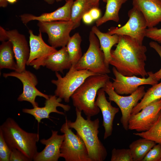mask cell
Returning a JSON list of instances; mask_svg holds the SVG:
<instances>
[{
  "label": "cell",
  "instance_id": "9c48e42d",
  "mask_svg": "<svg viewBox=\"0 0 161 161\" xmlns=\"http://www.w3.org/2000/svg\"><path fill=\"white\" fill-rule=\"evenodd\" d=\"M128 16V20L123 26L119 28L111 27L107 32L111 35H127L136 39L140 44H143L148 27L144 16L134 6L129 11Z\"/></svg>",
  "mask_w": 161,
  "mask_h": 161
},
{
  "label": "cell",
  "instance_id": "52a82bcc",
  "mask_svg": "<svg viewBox=\"0 0 161 161\" xmlns=\"http://www.w3.org/2000/svg\"><path fill=\"white\" fill-rule=\"evenodd\" d=\"M55 75L57 79L51 81L56 86L55 95L69 103L72 94L86 79L97 74L87 69L77 70L71 67L63 77L58 72H55Z\"/></svg>",
  "mask_w": 161,
  "mask_h": 161
},
{
  "label": "cell",
  "instance_id": "ac0fdd59",
  "mask_svg": "<svg viewBox=\"0 0 161 161\" xmlns=\"http://www.w3.org/2000/svg\"><path fill=\"white\" fill-rule=\"evenodd\" d=\"M74 1V0H66L64 5L56 10L50 13H44L39 16L24 13L20 16V19L25 25L33 20L47 22L71 21V8Z\"/></svg>",
  "mask_w": 161,
  "mask_h": 161
},
{
  "label": "cell",
  "instance_id": "277c9868",
  "mask_svg": "<svg viewBox=\"0 0 161 161\" xmlns=\"http://www.w3.org/2000/svg\"><path fill=\"white\" fill-rule=\"evenodd\" d=\"M0 131L11 148L22 152L31 161L38 152L36 145L39 139L38 133L27 132L12 118L8 117L1 125Z\"/></svg>",
  "mask_w": 161,
  "mask_h": 161
},
{
  "label": "cell",
  "instance_id": "4dcf8cb0",
  "mask_svg": "<svg viewBox=\"0 0 161 161\" xmlns=\"http://www.w3.org/2000/svg\"><path fill=\"white\" fill-rule=\"evenodd\" d=\"M12 150L5 141L0 131V161H10Z\"/></svg>",
  "mask_w": 161,
  "mask_h": 161
},
{
  "label": "cell",
  "instance_id": "d4e9b609",
  "mask_svg": "<svg viewBox=\"0 0 161 161\" xmlns=\"http://www.w3.org/2000/svg\"><path fill=\"white\" fill-rule=\"evenodd\" d=\"M141 138L133 141L129 145L133 161H142L150 150L156 144L153 141Z\"/></svg>",
  "mask_w": 161,
  "mask_h": 161
},
{
  "label": "cell",
  "instance_id": "4316f807",
  "mask_svg": "<svg viewBox=\"0 0 161 161\" xmlns=\"http://www.w3.org/2000/svg\"><path fill=\"white\" fill-rule=\"evenodd\" d=\"M92 8L90 0H76L74 1L71 15V21L73 24L74 30L80 25L83 15Z\"/></svg>",
  "mask_w": 161,
  "mask_h": 161
},
{
  "label": "cell",
  "instance_id": "b9f144b4",
  "mask_svg": "<svg viewBox=\"0 0 161 161\" xmlns=\"http://www.w3.org/2000/svg\"><path fill=\"white\" fill-rule=\"evenodd\" d=\"M160 161H161V160H160Z\"/></svg>",
  "mask_w": 161,
  "mask_h": 161
},
{
  "label": "cell",
  "instance_id": "ab89813d",
  "mask_svg": "<svg viewBox=\"0 0 161 161\" xmlns=\"http://www.w3.org/2000/svg\"><path fill=\"white\" fill-rule=\"evenodd\" d=\"M63 0H44L46 2L49 4H52L55 2H58L61 1Z\"/></svg>",
  "mask_w": 161,
  "mask_h": 161
},
{
  "label": "cell",
  "instance_id": "d6a6232c",
  "mask_svg": "<svg viewBox=\"0 0 161 161\" xmlns=\"http://www.w3.org/2000/svg\"><path fill=\"white\" fill-rule=\"evenodd\" d=\"M145 36L157 41L161 45V28L153 27L148 28Z\"/></svg>",
  "mask_w": 161,
  "mask_h": 161
},
{
  "label": "cell",
  "instance_id": "74e56055",
  "mask_svg": "<svg viewBox=\"0 0 161 161\" xmlns=\"http://www.w3.org/2000/svg\"><path fill=\"white\" fill-rule=\"evenodd\" d=\"M100 0H90L91 4L93 7H98L99 2ZM105 2H106V0H102Z\"/></svg>",
  "mask_w": 161,
  "mask_h": 161
},
{
  "label": "cell",
  "instance_id": "f546056e",
  "mask_svg": "<svg viewBox=\"0 0 161 161\" xmlns=\"http://www.w3.org/2000/svg\"><path fill=\"white\" fill-rule=\"evenodd\" d=\"M111 161H133L129 148H114L112 151Z\"/></svg>",
  "mask_w": 161,
  "mask_h": 161
},
{
  "label": "cell",
  "instance_id": "8fae6325",
  "mask_svg": "<svg viewBox=\"0 0 161 161\" xmlns=\"http://www.w3.org/2000/svg\"><path fill=\"white\" fill-rule=\"evenodd\" d=\"M0 41H9L12 43L15 59L18 68V72L26 70L30 49L25 35L16 29L6 30L0 27ZM17 72V71H16Z\"/></svg>",
  "mask_w": 161,
  "mask_h": 161
},
{
  "label": "cell",
  "instance_id": "603a6c76",
  "mask_svg": "<svg viewBox=\"0 0 161 161\" xmlns=\"http://www.w3.org/2000/svg\"><path fill=\"white\" fill-rule=\"evenodd\" d=\"M12 43L9 41L2 42L0 46V68L9 69L18 71Z\"/></svg>",
  "mask_w": 161,
  "mask_h": 161
},
{
  "label": "cell",
  "instance_id": "4fadbf2b",
  "mask_svg": "<svg viewBox=\"0 0 161 161\" xmlns=\"http://www.w3.org/2000/svg\"><path fill=\"white\" fill-rule=\"evenodd\" d=\"M161 112V99L149 104L138 113L131 115L128 130L138 132L150 129L157 120Z\"/></svg>",
  "mask_w": 161,
  "mask_h": 161
},
{
  "label": "cell",
  "instance_id": "44dd1931",
  "mask_svg": "<svg viewBox=\"0 0 161 161\" xmlns=\"http://www.w3.org/2000/svg\"><path fill=\"white\" fill-rule=\"evenodd\" d=\"M38 35L33 34V31L29 30V57L27 63L29 66L32 61L51 55L57 50L54 47L46 44L43 40L42 32L39 31Z\"/></svg>",
  "mask_w": 161,
  "mask_h": 161
},
{
  "label": "cell",
  "instance_id": "6da1fadb",
  "mask_svg": "<svg viewBox=\"0 0 161 161\" xmlns=\"http://www.w3.org/2000/svg\"><path fill=\"white\" fill-rule=\"evenodd\" d=\"M116 48L111 52L110 64L126 76H148L145 69L147 48L135 39L126 35H119Z\"/></svg>",
  "mask_w": 161,
  "mask_h": 161
},
{
  "label": "cell",
  "instance_id": "484cf974",
  "mask_svg": "<svg viewBox=\"0 0 161 161\" xmlns=\"http://www.w3.org/2000/svg\"><path fill=\"white\" fill-rule=\"evenodd\" d=\"M161 99V80L149 88L141 100L132 110L131 115L136 114L150 103Z\"/></svg>",
  "mask_w": 161,
  "mask_h": 161
},
{
  "label": "cell",
  "instance_id": "5bb4252c",
  "mask_svg": "<svg viewBox=\"0 0 161 161\" xmlns=\"http://www.w3.org/2000/svg\"><path fill=\"white\" fill-rule=\"evenodd\" d=\"M112 71L115 78L113 79L112 86L115 91L119 95H130L141 86H153L158 83V81L153 78L151 71L148 72V77L145 78H139L135 75L124 76L119 72L114 66Z\"/></svg>",
  "mask_w": 161,
  "mask_h": 161
},
{
  "label": "cell",
  "instance_id": "8992f818",
  "mask_svg": "<svg viewBox=\"0 0 161 161\" xmlns=\"http://www.w3.org/2000/svg\"><path fill=\"white\" fill-rule=\"evenodd\" d=\"M60 131L64 135L60 148L61 157L66 161H92L83 140L69 127L66 117Z\"/></svg>",
  "mask_w": 161,
  "mask_h": 161
},
{
  "label": "cell",
  "instance_id": "7a4b0ae2",
  "mask_svg": "<svg viewBox=\"0 0 161 161\" xmlns=\"http://www.w3.org/2000/svg\"><path fill=\"white\" fill-rule=\"evenodd\" d=\"M76 117L75 121L68 120L69 127L75 129L84 142L92 161H103L107 155V150L98 137L99 120L82 116V112L75 108Z\"/></svg>",
  "mask_w": 161,
  "mask_h": 161
},
{
  "label": "cell",
  "instance_id": "30bf717a",
  "mask_svg": "<svg viewBox=\"0 0 161 161\" xmlns=\"http://www.w3.org/2000/svg\"><path fill=\"white\" fill-rule=\"evenodd\" d=\"M37 26L39 31L47 34L48 43L55 48L66 46L71 37L70 33L74 30L71 21H38Z\"/></svg>",
  "mask_w": 161,
  "mask_h": 161
},
{
  "label": "cell",
  "instance_id": "60d3db41",
  "mask_svg": "<svg viewBox=\"0 0 161 161\" xmlns=\"http://www.w3.org/2000/svg\"><path fill=\"white\" fill-rule=\"evenodd\" d=\"M7 2L10 4H14L18 0H6Z\"/></svg>",
  "mask_w": 161,
  "mask_h": 161
},
{
  "label": "cell",
  "instance_id": "ffe728a7",
  "mask_svg": "<svg viewBox=\"0 0 161 161\" xmlns=\"http://www.w3.org/2000/svg\"><path fill=\"white\" fill-rule=\"evenodd\" d=\"M133 6L142 13L148 28L161 22V0H132Z\"/></svg>",
  "mask_w": 161,
  "mask_h": 161
},
{
  "label": "cell",
  "instance_id": "3957f363",
  "mask_svg": "<svg viewBox=\"0 0 161 161\" xmlns=\"http://www.w3.org/2000/svg\"><path fill=\"white\" fill-rule=\"evenodd\" d=\"M109 80L107 74L88 77L71 96L73 106L82 111L86 117L98 114L100 110L95 104L96 96L98 90L103 88Z\"/></svg>",
  "mask_w": 161,
  "mask_h": 161
},
{
  "label": "cell",
  "instance_id": "8d00e7d4",
  "mask_svg": "<svg viewBox=\"0 0 161 161\" xmlns=\"http://www.w3.org/2000/svg\"><path fill=\"white\" fill-rule=\"evenodd\" d=\"M82 19L83 22L86 24L92 23L94 20L89 12L83 15Z\"/></svg>",
  "mask_w": 161,
  "mask_h": 161
},
{
  "label": "cell",
  "instance_id": "e0dca14e",
  "mask_svg": "<svg viewBox=\"0 0 161 161\" xmlns=\"http://www.w3.org/2000/svg\"><path fill=\"white\" fill-rule=\"evenodd\" d=\"M103 88L100 89L97 92V97L95 101V104L100 109L103 116L102 126L105 131L104 140L112 135L113 121L116 114L119 111V108L112 106L111 101L109 102L107 100Z\"/></svg>",
  "mask_w": 161,
  "mask_h": 161
},
{
  "label": "cell",
  "instance_id": "2e32d148",
  "mask_svg": "<svg viewBox=\"0 0 161 161\" xmlns=\"http://www.w3.org/2000/svg\"><path fill=\"white\" fill-rule=\"evenodd\" d=\"M64 135H59L58 131L52 130V135L48 139H41V143L45 145L44 149L38 152L34 156V161H58L60 157V148Z\"/></svg>",
  "mask_w": 161,
  "mask_h": 161
},
{
  "label": "cell",
  "instance_id": "e575fe53",
  "mask_svg": "<svg viewBox=\"0 0 161 161\" xmlns=\"http://www.w3.org/2000/svg\"><path fill=\"white\" fill-rule=\"evenodd\" d=\"M10 158V161H31L30 160L18 150L13 148Z\"/></svg>",
  "mask_w": 161,
  "mask_h": 161
},
{
  "label": "cell",
  "instance_id": "cb8c5ba5",
  "mask_svg": "<svg viewBox=\"0 0 161 161\" xmlns=\"http://www.w3.org/2000/svg\"><path fill=\"white\" fill-rule=\"evenodd\" d=\"M128 0H106V9L104 15L97 20L96 26L98 27L109 21L118 22L119 10L122 5Z\"/></svg>",
  "mask_w": 161,
  "mask_h": 161
},
{
  "label": "cell",
  "instance_id": "1f68e13d",
  "mask_svg": "<svg viewBox=\"0 0 161 161\" xmlns=\"http://www.w3.org/2000/svg\"><path fill=\"white\" fill-rule=\"evenodd\" d=\"M161 159V144L155 145L148 151L142 161H160Z\"/></svg>",
  "mask_w": 161,
  "mask_h": 161
},
{
  "label": "cell",
  "instance_id": "7c38bea8",
  "mask_svg": "<svg viewBox=\"0 0 161 161\" xmlns=\"http://www.w3.org/2000/svg\"><path fill=\"white\" fill-rule=\"evenodd\" d=\"M3 76L5 78L9 77L16 78L21 82L23 91L17 98L18 101H28L35 108L38 106V103L35 100L36 97H42L46 100L49 97L50 95L42 93L36 88V86L38 82L37 78L35 74L29 71L26 70L21 72L14 71L3 73Z\"/></svg>",
  "mask_w": 161,
  "mask_h": 161
},
{
  "label": "cell",
  "instance_id": "f1b7e54d",
  "mask_svg": "<svg viewBox=\"0 0 161 161\" xmlns=\"http://www.w3.org/2000/svg\"><path fill=\"white\" fill-rule=\"evenodd\" d=\"M133 134L161 144V112L157 120L150 129L144 132L134 133Z\"/></svg>",
  "mask_w": 161,
  "mask_h": 161
},
{
  "label": "cell",
  "instance_id": "5b68a950",
  "mask_svg": "<svg viewBox=\"0 0 161 161\" xmlns=\"http://www.w3.org/2000/svg\"><path fill=\"white\" fill-rule=\"evenodd\" d=\"M89 45L86 51L73 66L77 70L87 69L97 74L110 73L109 67L106 64L104 54L101 49L99 40L92 31L89 35Z\"/></svg>",
  "mask_w": 161,
  "mask_h": 161
},
{
  "label": "cell",
  "instance_id": "7402d4cb",
  "mask_svg": "<svg viewBox=\"0 0 161 161\" xmlns=\"http://www.w3.org/2000/svg\"><path fill=\"white\" fill-rule=\"evenodd\" d=\"M91 31L98 38L100 49L104 54L105 63L109 67V62L111 58L112 48L114 45L118 43L119 36L117 34L111 35L107 32H103L100 30L96 26L92 27Z\"/></svg>",
  "mask_w": 161,
  "mask_h": 161
},
{
  "label": "cell",
  "instance_id": "ba28073f",
  "mask_svg": "<svg viewBox=\"0 0 161 161\" xmlns=\"http://www.w3.org/2000/svg\"><path fill=\"white\" fill-rule=\"evenodd\" d=\"M103 88L109 96V100L114 102L119 107L122 114L120 122L124 129L128 130L129 121L132 110L143 97L145 92V87L141 86L130 95L126 96H121L115 91L110 80Z\"/></svg>",
  "mask_w": 161,
  "mask_h": 161
},
{
  "label": "cell",
  "instance_id": "d6986e66",
  "mask_svg": "<svg viewBox=\"0 0 161 161\" xmlns=\"http://www.w3.org/2000/svg\"><path fill=\"white\" fill-rule=\"evenodd\" d=\"M62 99L56 96L55 95H50L49 98L46 99L44 103L45 106L43 107L33 108L32 109H23V112L32 115L38 123L41 122V120L47 118L50 120L49 114L51 113H55L60 114L64 115L63 112L58 111V107L62 108L66 112L69 111L71 107L69 105H65L61 102Z\"/></svg>",
  "mask_w": 161,
  "mask_h": 161
},
{
  "label": "cell",
  "instance_id": "9a60e30c",
  "mask_svg": "<svg viewBox=\"0 0 161 161\" xmlns=\"http://www.w3.org/2000/svg\"><path fill=\"white\" fill-rule=\"evenodd\" d=\"M72 65L66 46L51 55L32 61L29 65L37 70L41 66H45L52 71L62 73L64 70L69 69Z\"/></svg>",
  "mask_w": 161,
  "mask_h": 161
},
{
  "label": "cell",
  "instance_id": "836d02e7",
  "mask_svg": "<svg viewBox=\"0 0 161 161\" xmlns=\"http://www.w3.org/2000/svg\"><path fill=\"white\" fill-rule=\"evenodd\" d=\"M149 45L150 47L154 49L157 53L161 60V45L155 41L150 42ZM152 75L153 78L156 80L159 81L161 80V68L155 73L152 72Z\"/></svg>",
  "mask_w": 161,
  "mask_h": 161
},
{
  "label": "cell",
  "instance_id": "83f0119b",
  "mask_svg": "<svg viewBox=\"0 0 161 161\" xmlns=\"http://www.w3.org/2000/svg\"><path fill=\"white\" fill-rule=\"evenodd\" d=\"M81 41V36L78 32H76L71 37L66 46L72 67L76 64L82 56Z\"/></svg>",
  "mask_w": 161,
  "mask_h": 161
},
{
  "label": "cell",
  "instance_id": "d590c367",
  "mask_svg": "<svg viewBox=\"0 0 161 161\" xmlns=\"http://www.w3.org/2000/svg\"><path fill=\"white\" fill-rule=\"evenodd\" d=\"M89 12L94 20H97L100 18L101 11L98 7L92 8Z\"/></svg>",
  "mask_w": 161,
  "mask_h": 161
},
{
  "label": "cell",
  "instance_id": "f35d334b",
  "mask_svg": "<svg viewBox=\"0 0 161 161\" xmlns=\"http://www.w3.org/2000/svg\"><path fill=\"white\" fill-rule=\"evenodd\" d=\"M8 2L6 0H0V7H7Z\"/></svg>",
  "mask_w": 161,
  "mask_h": 161
}]
</instances>
